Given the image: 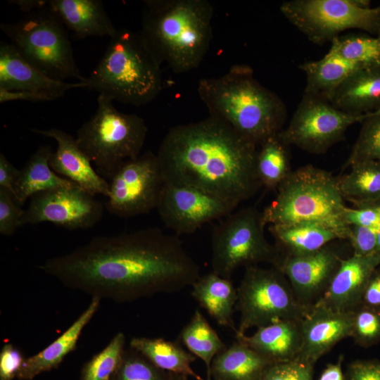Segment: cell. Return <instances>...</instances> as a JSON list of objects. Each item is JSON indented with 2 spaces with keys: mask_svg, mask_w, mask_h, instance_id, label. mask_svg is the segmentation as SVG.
I'll list each match as a JSON object with an SVG mask.
<instances>
[{
  "mask_svg": "<svg viewBox=\"0 0 380 380\" xmlns=\"http://www.w3.org/2000/svg\"><path fill=\"white\" fill-rule=\"evenodd\" d=\"M39 268L65 287L116 303L178 292L201 276L179 236L156 227L94 236Z\"/></svg>",
  "mask_w": 380,
  "mask_h": 380,
  "instance_id": "6da1fadb",
  "label": "cell"
},
{
  "mask_svg": "<svg viewBox=\"0 0 380 380\" xmlns=\"http://www.w3.org/2000/svg\"><path fill=\"white\" fill-rule=\"evenodd\" d=\"M258 146L211 116L170 129L157 156L165 182L192 186L236 208L262 187Z\"/></svg>",
  "mask_w": 380,
  "mask_h": 380,
  "instance_id": "7a4b0ae2",
  "label": "cell"
},
{
  "mask_svg": "<svg viewBox=\"0 0 380 380\" xmlns=\"http://www.w3.org/2000/svg\"><path fill=\"white\" fill-rule=\"evenodd\" d=\"M198 94L209 116L225 122L258 146L284 127L286 105L256 80L248 65L236 64L221 76L201 79Z\"/></svg>",
  "mask_w": 380,
  "mask_h": 380,
  "instance_id": "3957f363",
  "label": "cell"
},
{
  "mask_svg": "<svg viewBox=\"0 0 380 380\" xmlns=\"http://www.w3.org/2000/svg\"><path fill=\"white\" fill-rule=\"evenodd\" d=\"M140 34L172 72L198 68L213 37V7L207 0L144 1Z\"/></svg>",
  "mask_w": 380,
  "mask_h": 380,
  "instance_id": "277c9868",
  "label": "cell"
},
{
  "mask_svg": "<svg viewBox=\"0 0 380 380\" xmlns=\"http://www.w3.org/2000/svg\"><path fill=\"white\" fill-rule=\"evenodd\" d=\"M161 65L139 32L118 29L87 77V88L113 101L144 106L162 90Z\"/></svg>",
  "mask_w": 380,
  "mask_h": 380,
  "instance_id": "5b68a950",
  "label": "cell"
},
{
  "mask_svg": "<svg viewBox=\"0 0 380 380\" xmlns=\"http://www.w3.org/2000/svg\"><path fill=\"white\" fill-rule=\"evenodd\" d=\"M275 198L262 212L266 226L312 223L348 238L347 208L339 179L329 171L306 165L292 170L278 186Z\"/></svg>",
  "mask_w": 380,
  "mask_h": 380,
  "instance_id": "8992f818",
  "label": "cell"
},
{
  "mask_svg": "<svg viewBox=\"0 0 380 380\" xmlns=\"http://www.w3.org/2000/svg\"><path fill=\"white\" fill-rule=\"evenodd\" d=\"M148 132L144 119L121 113L113 101L99 94L93 115L77 130L76 141L103 178L126 160L140 156Z\"/></svg>",
  "mask_w": 380,
  "mask_h": 380,
  "instance_id": "52a82bcc",
  "label": "cell"
},
{
  "mask_svg": "<svg viewBox=\"0 0 380 380\" xmlns=\"http://www.w3.org/2000/svg\"><path fill=\"white\" fill-rule=\"evenodd\" d=\"M0 27L18 52L47 76L86 81L75 63L65 26L46 6Z\"/></svg>",
  "mask_w": 380,
  "mask_h": 380,
  "instance_id": "ba28073f",
  "label": "cell"
},
{
  "mask_svg": "<svg viewBox=\"0 0 380 380\" xmlns=\"http://www.w3.org/2000/svg\"><path fill=\"white\" fill-rule=\"evenodd\" d=\"M236 308L240 314L235 335L281 320H301L310 308L297 299L286 277L276 267H246L237 287Z\"/></svg>",
  "mask_w": 380,
  "mask_h": 380,
  "instance_id": "9c48e42d",
  "label": "cell"
},
{
  "mask_svg": "<svg viewBox=\"0 0 380 380\" xmlns=\"http://www.w3.org/2000/svg\"><path fill=\"white\" fill-rule=\"evenodd\" d=\"M282 15L308 40L323 45L348 30L380 36V5L367 0H291L280 6Z\"/></svg>",
  "mask_w": 380,
  "mask_h": 380,
  "instance_id": "30bf717a",
  "label": "cell"
},
{
  "mask_svg": "<svg viewBox=\"0 0 380 380\" xmlns=\"http://www.w3.org/2000/svg\"><path fill=\"white\" fill-rule=\"evenodd\" d=\"M262 212L247 207L232 212L215 225L211 235V267L216 274L231 279L241 267L275 262L279 251L266 239Z\"/></svg>",
  "mask_w": 380,
  "mask_h": 380,
  "instance_id": "8fae6325",
  "label": "cell"
},
{
  "mask_svg": "<svg viewBox=\"0 0 380 380\" xmlns=\"http://www.w3.org/2000/svg\"><path fill=\"white\" fill-rule=\"evenodd\" d=\"M372 113L351 114L338 109L324 96L304 93L288 125L278 136L289 146L322 154L343 140L351 125L362 122Z\"/></svg>",
  "mask_w": 380,
  "mask_h": 380,
  "instance_id": "7c38bea8",
  "label": "cell"
},
{
  "mask_svg": "<svg viewBox=\"0 0 380 380\" xmlns=\"http://www.w3.org/2000/svg\"><path fill=\"white\" fill-rule=\"evenodd\" d=\"M108 183L106 210L118 217H132L157 208L165 181L157 154L148 151L125 161Z\"/></svg>",
  "mask_w": 380,
  "mask_h": 380,
  "instance_id": "4fadbf2b",
  "label": "cell"
},
{
  "mask_svg": "<svg viewBox=\"0 0 380 380\" xmlns=\"http://www.w3.org/2000/svg\"><path fill=\"white\" fill-rule=\"evenodd\" d=\"M94 196L76 184L40 192L24 210L21 225L48 222L69 230L91 228L103 213Z\"/></svg>",
  "mask_w": 380,
  "mask_h": 380,
  "instance_id": "5bb4252c",
  "label": "cell"
},
{
  "mask_svg": "<svg viewBox=\"0 0 380 380\" xmlns=\"http://www.w3.org/2000/svg\"><path fill=\"white\" fill-rule=\"evenodd\" d=\"M232 204L201 189L165 182L157 205L163 224L177 236L191 234L205 224L234 212Z\"/></svg>",
  "mask_w": 380,
  "mask_h": 380,
  "instance_id": "9a60e30c",
  "label": "cell"
},
{
  "mask_svg": "<svg viewBox=\"0 0 380 380\" xmlns=\"http://www.w3.org/2000/svg\"><path fill=\"white\" fill-rule=\"evenodd\" d=\"M343 258L337 248L329 243L303 255L279 253L272 266L288 279L298 301L311 308L327 289Z\"/></svg>",
  "mask_w": 380,
  "mask_h": 380,
  "instance_id": "2e32d148",
  "label": "cell"
},
{
  "mask_svg": "<svg viewBox=\"0 0 380 380\" xmlns=\"http://www.w3.org/2000/svg\"><path fill=\"white\" fill-rule=\"evenodd\" d=\"M87 87L85 82L70 83L47 76L29 63L11 43L1 42L0 89L27 92L41 101H50L70 89Z\"/></svg>",
  "mask_w": 380,
  "mask_h": 380,
  "instance_id": "e0dca14e",
  "label": "cell"
},
{
  "mask_svg": "<svg viewBox=\"0 0 380 380\" xmlns=\"http://www.w3.org/2000/svg\"><path fill=\"white\" fill-rule=\"evenodd\" d=\"M353 311L311 307L300 321L302 346L298 360L315 366L318 360L352 331Z\"/></svg>",
  "mask_w": 380,
  "mask_h": 380,
  "instance_id": "ac0fdd59",
  "label": "cell"
},
{
  "mask_svg": "<svg viewBox=\"0 0 380 380\" xmlns=\"http://www.w3.org/2000/svg\"><path fill=\"white\" fill-rule=\"evenodd\" d=\"M33 133L53 139L56 149L51 154L49 165L58 175L72 181L93 196L109 195V183L94 170L91 160L79 147L76 139L58 129H31Z\"/></svg>",
  "mask_w": 380,
  "mask_h": 380,
  "instance_id": "d6986e66",
  "label": "cell"
},
{
  "mask_svg": "<svg viewBox=\"0 0 380 380\" xmlns=\"http://www.w3.org/2000/svg\"><path fill=\"white\" fill-rule=\"evenodd\" d=\"M379 266L378 253L343 258L327 289L315 305L339 312L353 311L360 305L364 289Z\"/></svg>",
  "mask_w": 380,
  "mask_h": 380,
  "instance_id": "ffe728a7",
  "label": "cell"
},
{
  "mask_svg": "<svg viewBox=\"0 0 380 380\" xmlns=\"http://www.w3.org/2000/svg\"><path fill=\"white\" fill-rule=\"evenodd\" d=\"M301 320H281L258 328L251 336L235 335L272 364L298 360L302 346Z\"/></svg>",
  "mask_w": 380,
  "mask_h": 380,
  "instance_id": "44dd1931",
  "label": "cell"
},
{
  "mask_svg": "<svg viewBox=\"0 0 380 380\" xmlns=\"http://www.w3.org/2000/svg\"><path fill=\"white\" fill-rule=\"evenodd\" d=\"M327 99L345 112L362 115L380 110V60L353 72Z\"/></svg>",
  "mask_w": 380,
  "mask_h": 380,
  "instance_id": "7402d4cb",
  "label": "cell"
},
{
  "mask_svg": "<svg viewBox=\"0 0 380 380\" xmlns=\"http://www.w3.org/2000/svg\"><path fill=\"white\" fill-rule=\"evenodd\" d=\"M46 7L77 37H111L117 31L100 0H47Z\"/></svg>",
  "mask_w": 380,
  "mask_h": 380,
  "instance_id": "603a6c76",
  "label": "cell"
},
{
  "mask_svg": "<svg viewBox=\"0 0 380 380\" xmlns=\"http://www.w3.org/2000/svg\"><path fill=\"white\" fill-rule=\"evenodd\" d=\"M101 300L91 298L87 308L61 335L39 353L25 358L17 379L32 380L42 373L57 368L76 349L84 329L98 311Z\"/></svg>",
  "mask_w": 380,
  "mask_h": 380,
  "instance_id": "cb8c5ba5",
  "label": "cell"
},
{
  "mask_svg": "<svg viewBox=\"0 0 380 380\" xmlns=\"http://www.w3.org/2000/svg\"><path fill=\"white\" fill-rule=\"evenodd\" d=\"M191 296L199 305L220 325L229 327L234 333V309L237 302V288L231 279L222 277L212 271L193 284Z\"/></svg>",
  "mask_w": 380,
  "mask_h": 380,
  "instance_id": "d4e9b609",
  "label": "cell"
},
{
  "mask_svg": "<svg viewBox=\"0 0 380 380\" xmlns=\"http://www.w3.org/2000/svg\"><path fill=\"white\" fill-rule=\"evenodd\" d=\"M272 365L249 346L236 340L213 359L210 380H262Z\"/></svg>",
  "mask_w": 380,
  "mask_h": 380,
  "instance_id": "484cf974",
  "label": "cell"
},
{
  "mask_svg": "<svg viewBox=\"0 0 380 380\" xmlns=\"http://www.w3.org/2000/svg\"><path fill=\"white\" fill-rule=\"evenodd\" d=\"M268 229L279 252L286 255L309 254L341 239L336 231L317 224L269 225Z\"/></svg>",
  "mask_w": 380,
  "mask_h": 380,
  "instance_id": "4316f807",
  "label": "cell"
},
{
  "mask_svg": "<svg viewBox=\"0 0 380 380\" xmlns=\"http://www.w3.org/2000/svg\"><path fill=\"white\" fill-rule=\"evenodd\" d=\"M52 152L49 145L39 146L20 170L13 189V196L20 205L40 192L75 184L51 168L49 158Z\"/></svg>",
  "mask_w": 380,
  "mask_h": 380,
  "instance_id": "83f0119b",
  "label": "cell"
},
{
  "mask_svg": "<svg viewBox=\"0 0 380 380\" xmlns=\"http://www.w3.org/2000/svg\"><path fill=\"white\" fill-rule=\"evenodd\" d=\"M129 348L136 350L158 368L186 379L204 380L191 367L196 357L178 343L162 338L134 337Z\"/></svg>",
  "mask_w": 380,
  "mask_h": 380,
  "instance_id": "f1b7e54d",
  "label": "cell"
},
{
  "mask_svg": "<svg viewBox=\"0 0 380 380\" xmlns=\"http://www.w3.org/2000/svg\"><path fill=\"white\" fill-rule=\"evenodd\" d=\"M360 66L329 52L317 61H307L298 65L306 77L304 93L327 98Z\"/></svg>",
  "mask_w": 380,
  "mask_h": 380,
  "instance_id": "f546056e",
  "label": "cell"
},
{
  "mask_svg": "<svg viewBox=\"0 0 380 380\" xmlns=\"http://www.w3.org/2000/svg\"><path fill=\"white\" fill-rule=\"evenodd\" d=\"M255 167L262 186L277 189L292 172L289 146L278 134L266 139L258 145Z\"/></svg>",
  "mask_w": 380,
  "mask_h": 380,
  "instance_id": "4dcf8cb0",
  "label": "cell"
},
{
  "mask_svg": "<svg viewBox=\"0 0 380 380\" xmlns=\"http://www.w3.org/2000/svg\"><path fill=\"white\" fill-rule=\"evenodd\" d=\"M349 167L350 172L338 177L344 200L353 206L380 200V161H360Z\"/></svg>",
  "mask_w": 380,
  "mask_h": 380,
  "instance_id": "1f68e13d",
  "label": "cell"
},
{
  "mask_svg": "<svg viewBox=\"0 0 380 380\" xmlns=\"http://www.w3.org/2000/svg\"><path fill=\"white\" fill-rule=\"evenodd\" d=\"M179 338L191 353L203 361L207 380H210L212 362L227 346L199 310L183 327Z\"/></svg>",
  "mask_w": 380,
  "mask_h": 380,
  "instance_id": "d6a6232c",
  "label": "cell"
},
{
  "mask_svg": "<svg viewBox=\"0 0 380 380\" xmlns=\"http://www.w3.org/2000/svg\"><path fill=\"white\" fill-rule=\"evenodd\" d=\"M329 53L351 63L367 66L380 60V36L340 35L331 42Z\"/></svg>",
  "mask_w": 380,
  "mask_h": 380,
  "instance_id": "836d02e7",
  "label": "cell"
},
{
  "mask_svg": "<svg viewBox=\"0 0 380 380\" xmlns=\"http://www.w3.org/2000/svg\"><path fill=\"white\" fill-rule=\"evenodd\" d=\"M125 336L118 332L100 352L83 365L80 380H114L125 353Z\"/></svg>",
  "mask_w": 380,
  "mask_h": 380,
  "instance_id": "e575fe53",
  "label": "cell"
},
{
  "mask_svg": "<svg viewBox=\"0 0 380 380\" xmlns=\"http://www.w3.org/2000/svg\"><path fill=\"white\" fill-rule=\"evenodd\" d=\"M361 123L345 167L364 160L380 161V110L372 112Z\"/></svg>",
  "mask_w": 380,
  "mask_h": 380,
  "instance_id": "d590c367",
  "label": "cell"
},
{
  "mask_svg": "<svg viewBox=\"0 0 380 380\" xmlns=\"http://www.w3.org/2000/svg\"><path fill=\"white\" fill-rule=\"evenodd\" d=\"M165 372L136 350H126L122 365L114 380H186Z\"/></svg>",
  "mask_w": 380,
  "mask_h": 380,
  "instance_id": "8d00e7d4",
  "label": "cell"
},
{
  "mask_svg": "<svg viewBox=\"0 0 380 380\" xmlns=\"http://www.w3.org/2000/svg\"><path fill=\"white\" fill-rule=\"evenodd\" d=\"M350 338L355 344L369 348L380 341V311L359 305L353 311Z\"/></svg>",
  "mask_w": 380,
  "mask_h": 380,
  "instance_id": "74e56055",
  "label": "cell"
},
{
  "mask_svg": "<svg viewBox=\"0 0 380 380\" xmlns=\"http://www.w3.org/2000/svg\"><path fill=\"white\" fill-rule=\"evenodd\" d=\"M16 201L13 194L7 189L0 187V234L10 236L15 234L19 227L24 210Z\"/></svg>",
  "mask_w": 380,
  "mask_h": 380,
  "instance_id": "f35d334b",
  "label": "cell"
},
{
  "mask_svg": "<svg viewBox=\"0 0 380 380\" xmlns=\"http://www.w3.org/2000/svg\"><path fill=\"white\" fill-rule=\"evenodd\" d=\"M313 365L300 360L272 364L262 380H313Z\"/></svg>",
  "mask_w": 380,
  "mask_h": 380,
  "instance_id": "ab89813d",
  "label": "cell"
},
{
  "mask_svg": "<svg viewBox=\"0 0 380 380\" xmlns=\"http://www.w3.org/2000/svg\"><path fill=\"white\" fill-rule=\"evenodd\" d=\"M345 220L348 225H358L380 229V200L347 207Z\"/></svg>",
  "mask_w": 380,
  "mask_h": 380,
  "instance_id": "60d3db41",
  "label": "cell"
},
{
  "mask_svg": "<svg viewBox=\"0 0 380 380\" xmlns=\"http://www.w3.org/2000/svg\"><path fill=\"white\" fill-rule=\"evenodd\" d=\"M378 232L369 227L350 225L347 240L353 248V254L369 255L376 253Z\"/></svg>",
  "mask_w": 380,
  "mask_h": 380,
  "instance_id": "b9f144b4",
  "label": "cell"
},
{
  "mask_svg": "<svg viewBox=\"0 0 380 380\" xmlns=\"http://www.w3.org/2000/svg\"><path fill=\"white\" fill-rule=\"evenodd\" d=\"M25 359L21 351L13 344L4 343L0 352V380L18 378Z\"/></svg>",
  "mask_w": 380,
  "mask_h": 380,
  "instance_id": "7bdbcfd3",
  "label": "cell"
},
{
  "mask_svg": "<svg viewBox=\"0 0 380 380\" xmlns=\"http://www.w3.org/2000/svg\"><path fill=\"white\" fill-rule=\"evenodd\" d=\"M346 380H380V360H357L347 367Z\"/></svg>",
  "mask_w": 380,
  "mask_h": 380,
  "instance_id": "ee69618b",
  "label": "cell"
},
{
  "mask_svg": "<svg viewBox=\"0 0 380 380\" xmlns=\"http://www.w3.org/2000/svg\"><path fill=\"white\" fill-rule=\"evenodd\" d=\"M360 305L380 311V266L370 277L364 289Z\"/></svg>",
  "mask_w": 380,
  "mask_h": 380,
  "instance_id": "f6af8a7d",
  "label": "cell"
},
{
  "mask_svg": "<svg viewBox=\"0 0 380 380\" xmlns=\"http://www.w3.org/2000/svg\"><path fill=\"white\" fill-rule=\"evenodd\" d=\"M20 170L13 165L4 153L0 154V187L8 189L13 194L14 186Z\"/></svg>",
  "mask_w": 380,
  "mask_h": 380,
  "instance_id": "bcb514c9",
  "label": "cell"
},
{
  "mask_svg": "<svg viewBox=\"0 0 380 380\" xmlns=\"http://www.w3.org/2000/svg\"><path fill=\"white\" fill-rule=\"evenodd\" d=\"M343 356L340 355L334 363L327 365L317 380H346L342 369Z\"/></svg>",
  "mask_w": 380,
  "mask_h": 380,
  "instance_id": "7dc6e473",
  "label": "cell"
},
{
  "mask_svg": "<svg viewBox=\"0 0 380 380\" xmlns=\"http://www.w3.org/2000/svg\"><path fill=\"white\" fill-rule=\"evenodd\" d=\"M9 4L16 5L20 10L30 13L46 8L47 0H14Z\"/></svg>",
  "mask_w": 380,
  "mask_h": 380,
  "instance_id": "c3c4849f",
  "label": "cell"
},
{
  "mask_svg": "<svg viewBox=\"0 0 380 380\" xmlns=\"http://www.w3.org/2000/svg\"><path fill=\"white\" fill-rule=\"evenodd\" d=\"M376 253L380 255V229L377 233Z\"/></svg>",
  "mask_w": 380,
  "mask_h": 380,
  "instance_id": "681fc988",
  "label": "cell"
}]
</instances>
